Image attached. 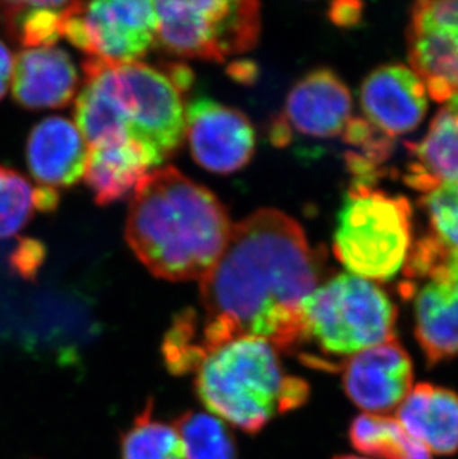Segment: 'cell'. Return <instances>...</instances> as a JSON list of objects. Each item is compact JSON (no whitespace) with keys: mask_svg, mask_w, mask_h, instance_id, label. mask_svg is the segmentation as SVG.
<instances>
[{"mask_svg":"<svg viewBox=\"0 0 458 459\" xmlns=\"http://www.w3.org/2000/svg\"><path fill=\"white\" fill-rule=\"evenodd\" d=\"M319 273L303 228L285 212L264 208L233 225L221 255L199 280L208 350L242 336L286 352L304 345L303 305Z\"/></svg>","mask_w":458,"mask_h":459,"instance_id":"obj_1","label":"cell"},{"mask_svg":"<svg viewBox=\"0 0 458 459\" xmlns=\"http://www.w3.org/2000/svg\"><path fill=\"white\" fill-rule=\"evenodd\" d=\"M231 228L225 207L207 187L165 167L136 189L126 239L155 277L199 281L221 255Z\"/></svg>","mask_w":458,"mask_h":459,"instance_id":"obj_2","label":"cell"},{"mask_svg":"<svg viewBox=\"0 0 458 459\" xmlns=\"http://www.w3.org/2000/svg\"><path fill=\"white\" fill-rule=\"evenodd\" d=\"M195 373L199 400L249 434L260 433L274 416L303 406L310 395L307 382L286 375L276 348L253 336L217 348Z\"/></svg>","mask_w":458,"mask_h":459,"instance_id":"obj_3","label":"cell"},{"mask_svg":"<svg viewBox=\"0 0 458 459\" xmlns=\"http://www.w3.org/2000/svg\"><path fill=\"white\" fill-rule=\"evenodd\" d=\"M305 342L329 357H351L394 339L398 309L375 282L341 273L317 287L303 305Z\"/></svg>","mask_w":458,"mask_h":459,"instance_id":"obj_4","label":"cell"},{"mask_svg":"<svg viewBox=\"0 0 458 459\" xmlns=\"http://www.w3.org/2000/svg\"><path fill=\"white\" fill-rule=\"evenodd\" d=\"M412 247V208L405 196L348 189L338 212L333 253L356 277L389 281Z\"/></svg>","mask_w":458,"mask_h":459,"instance_id":"obj_5","label":"cell"},{"mask_svg":"<svg viewBox=\"0 0 458 459\" xmlns=\"http://www.w3.org/2000/svg\"><path fill=\"white\" fill-rule=\"evenodd\" d=\"M399 286L412 299L415 338L428 366L458 359V250L435 235L412 246Z\"/></svg>","mask_w":458,"mask_h":459,"instance_id":"obj_6","label":"cell"},{"mask_svg":"<svg viewBox=\"0 0 458 459\" xmlns=\"http://www.w3.org/2000/svg\"><path fill=\"white\" fill-rule=\"evenodd\" d=\"M155 11L158 44L182 58L221 63L260 39L258 2H155Z\"/></svg>","mask_w":458,"mask_h":459,"instance_id":"obj_7","label":"cell"},{"mask_svg":"<svg viewBox=\"0 0 458 459\" xmlns=\"http://www.w3.org/2000/svg\"><path fill=\"white\" fill-rule=\"evenodd\" d=\"M113 74L130 139L145 146L160 165L185 139V91L169 70L142 61L113 65Z\"/></svg>","mask_w":458,"mask_h":459,"instance_id":"obj_8","label":"cell"},{"mask_svg":"<svg viewBox=\"0 0 458 459\" xmlns=\"http://www.w3.org/2000/svg\"><path fill=\"white\" fill-rule=\"evenodd\" d=\"M63 38L108 65L140 61L156 42L155 2L81 4L67 18Z\"/></svg>","mask_w":458,"mask_h":459,"instance_id":"obj_9","label":"cell"},{"mask_svg":"<svg viewBox=\"0 0 458 459\" xmlns=\"http://www.w3.org/2000/svg\"><path fill=\"white\" fill-rule=\"evenodd\" d=\"M408 56L433 100L458 94V2H418L407 31Z\"/></svg>","mask_w":458,"mask_h":459,"instance_id":"obj_10","label":"cell"},{"mask_svg":"<svg viewBox=\"0 0 458 459\" xmlns=\"http://www.w3.org/2000/svg\"><path fill=\"white\" fill-rule=\"evenodd\" d=\"M185 137L195 162L212 173L242 169L255 153L256 134L249 117L206 97L186 108Z\"/></svg>","mask_w":458,"mask_h":459,"instance_id":"obj_11","label":"cell"},{"mask_svg":"<svg viewBox=\"0 0 458 459\" xmlns=\"http://www.w3.org/2000/svg\"><path fill=\"white\" fill-rule=\"evenodd\" d=\"M339 368L347 395L364 411H393L411 391V359L396 338L357 352Z\"/></svg>","mask_w":458,"mask_h":459,"instance_id":"obj_12","label":"cell"},{"mask_svg":"<svg viewBox=\"0 0 458 459\" xmlns=\"http://www.w3.org/2000/svg\"><path fill=\"white\" fill-rule=\"evenodd\" d=\"M359 100L366 121L390 137L414 131L428 106L423 81L403 65L372 70L362 82Z\"/></svg>","mask_w":458,"mask_h":459,"instance_id":"obj_13","label":"cell"},{"mask_svg":"<svg viewBox=\"0 0 458 459\" xmlns=\"http://www.w3.org/2000/svg\"><path fill=\"white\" fill-rule=\"evenodd\" d=\"M350 90L330 69H316L295 83L287 99L281 121L290 134L332 139L341 135L351 119Z\"/></svg>","mask_w":458,"mask_h":459,"instance_id":"obj_14","label":"cell"},{"mask_svg":"<svg viewBox=\"0 0 458 459\" xmlns=\"http://www.w3.org/2000/svg\"><path fill=\"white\" fill-rule=\"evenodd\" d=\"M88 144L74 122L45 117L27 139L26 160L31 178L49 189L74 186L84 178Z\"/></svg>","mask_w":458,"mask_h":459,"instance_id":"obj_15","label":"cell"},{"mask_svg":"<svg viewBox=\"0 0 458 459\" xmlns=\"http://www.w3.org/2000/svg\"><path fill=\"white\" fill-rule=\"evenodd\" d=\"M78 70L56 47L29 48L13 58V96L29 110L65 108L78 92Z\"/></svg>","mask_w":458,"mask_h":459,"instance_id":"obj_16","label":"cell"},{"mask_svg":"<svg viewBox=\"0 0 458 459\" xmlns=\"http://www.w3.org/2000/svg\"><path fill=\"white\" fill-rule=\"evenodd\" d=\"M156 160L136 140H110L88 146L84 180L99 205H109L136 191Z\"/></svg>","mask_w":458,"mask_h":459,"instance_id":"obj_17","label":"cell"},{"mask_svg":"<svg viewBox=\"0 0 458 459\" xmlns=\"http://www.w3.org/2000/svg\"><path fill=\"white\" fill-rule=\"evenodd\" d=\"M398 422L412 438L439 455L458 452V394L418 384L398 409Z\"/></svg>","mask_w":458,"mask_h":459,"instance_id":"obj_18","label":"cell"},{"mask_svg":"<svg viewBox=\"0 0 458 459\" xmlns=\"http://www.w3.org/2000/svg\"><path fill=\"white\" fill-rule=\"evenodd\" d=\"M408 186L427 194L445 183L458 182V94L435 115L427 134L418 143L408 144Z\"/></svg>","mask_w":458,"mask_h":459,"instance_id":"obj_19","label":"cell"},{"mask_svg":"<svg viewBox=\"0 0 458 459\" xmlns=\"http://www.w3.org/2000/svg\"><path fill=\"white\" fill-rule=\"evenodd\" d=\"M81 2H4L0 18L11 38L24 48H48L63 38V29Z\"/></svg>","mask_w":458,"mask_h":459,"instance_id":"obj_20","label":"cell"},{"mask_svg":"<svg viewBox=\"0 0 458 459\" xmlns=\"http://www.w3.org/2000/svg\"><path fill=\"white\" fill-rule=\"evenodd\" d=\"M350 442L367 455L389 459H432L427 447L417 442L398 420L380 415H360L350 425Z\"/></svg>","mask_w":458,"mask_h":459,"instance_id":"obj_21","label":"cell"},{"mask_svg":"<svg viewBox=\"0 0 458 459\" xmlns=\"http://www.w3.org/2000/svg\"><path fill=\"white\" fill-rule=\"evenodd\" d=\"M186 459H237L233 434L216 416L188 411L174 422Z\"/></svg>","mask_w":458,"mask_h":459,"instance_id":"obj_22","label":"cell"},{"mask_svg":"<svg viewBox=\"0 0 458 459\" xmlns=\"http://www.w3.org/2000/svg\"><path fill=\"white\" fill-rule=\"evenodd\" d=\"M151 402L121 437L122 459H186L182 440L172 425L154 418Z\"/></svg>","mask_w":458,"mask_h":459,"instance_id":"obj_23","label":"cell"},{"mask_svg":"<svg viewBox=\"0 0 458 459\" xmlns=\"http://www.w3.org/2000/svg\"><path fill=\"white\" fill-rule=\"evenodd\" d=\"M210 356L203 334L199 316L194 309L181 312L163 342V357L170 372L183 377L197 372Z\"/></svg>","mask_w":458,"mask_h":459,"instance_id":"obj_24","label":"cell"},{"mask_svg":"<svg viewBox=\"0 0 458 459\" xmlns=\"http://www.w3.org/2000/svg\"><path fill=\"white\" fill-rule=\"evenodd\" d=\"M35 189L22 174L0 165V239L13 238L31 221Z\"/></svg>","mask_w":458,"mask_h":459,"instance_id":"obj_25","label":"cell"},{"mask_svg":"<svg viewBox=\"0 0 458 459\" xmlns=\"http://www.w3.org/2000/svg\"><path fill=\"white\" fill-rule=\"evenodd\" d=\"M419 204L427 212L432 235L458 250V182L445 183L424 194Z\"/></svg>","mask_w":458,"mask_h":459,"instance_id":"obj_26","label":"cell"},{"mask_svg":"<svg viewBox=\"0 0 458 459\" xmlns=\"http://www.w3.org/2000/svg\"><path fill=\"white\" fill-rule=\"evenodd\" d=\"M341 135L344 142L357 149L353 152L369 160L378 169L389 160L394 151L393 137L384 134L364 117H351Z\"/></svg>","mask_w":458,"mask_h":459,"instance_id":"obj_27","label":"cell"},{"mask_svg":"<svg viewBox=\"0 0 458 459\" xmlns=\"http://www.w3.org/2000/svg\"><path fill=\"white\" fill-rule=\"evenodd\" d=\"M45 247L36 239H20L18 246L9 257L13 271L26 280H33L44 264Z\"/></svg>","mask_w":458,"mask_h":459,"instance_id":"obj_28","label":"cell"},{"mask_svg":"<svg viewBox=\"0 0 458 459\" xmlns=\"http://www.w3.org/2000/svg\"><path fill=\"white\" fill-rule=\"evenodd\" d=\"M329 18L338 27H355L364 15V4L359 2H335L329 8Z\"/></svg>","mask_w":458,"mask_h":459,"instance_id":"obj_29","label":"cell"},{"mask_svg":"<svg viewBox=\"0 0 458 459\" xmlns=\"http://www.w3.org/2000/svg\"><path fill=\"white\" fill-rule=\"evenodd\" d=\"M13 56L8 47L0 40V100L6 96L13 82Z\"/></svg>","mask_w":458,"mask_h":459,"instance_id":"obj_30","label":"cell"},{"mask_svg":"<svg viewBox=\"0 0 458 459\" xmlns=\"http://www.w3.org/2000/svg\"><path fill=\"white\" fill-rule=\"evenodd\" d=\"M60 201L58 192L49 187L38 186L35 189L36 210L40 212H51L56 210Z\"/></svg>","mask_w":458,"mask_h":459,"instance_id":"obj_31","label":"cell"},{"mask_svg":"<svg viewBox=\"0 0 458 459\" xmlns=\"http://www.w3.org/2000/svg\"><path fill=\"white\" fill-rule=\"evenodd\" d=\"M335 459H364V458H357V456L346 455V456H338V458H335Z\"/></svg>","mask_w":458,"mask_h":459,"instance_id":"obj_32","label":"cell"}]
</instances>
